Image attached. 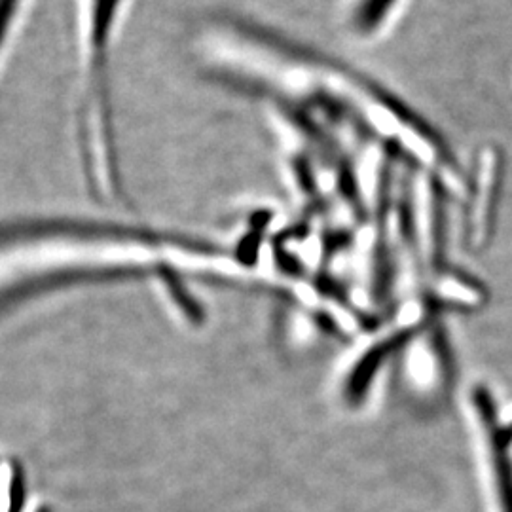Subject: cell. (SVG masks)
Wrapping results in <instances>:
<instances>
[{"mask_svg":"<svg viewBox=\"0 0 512 512\" xmlns=\"http://www.w3.org/2000/svg\"><path fill=\"white\" fill-rule=\"evenodd\" d=\"M395 0H361L359 8L353 10V25L361 31H372L384 21L385 12H389Z\"/></svg>","mask_w":512,"mask_h":512,"instance_id":"obj_1","label":"cell"},{"mask_svg":"<svg viewBox=\"0 0 512 512\" xmlns=\"http://www.w3.org/2000/svg\"><path fill=\"white\" fill-rule=\"evenodd\" d=\"M16 8H18V0H0V44L4 40L6 29L10 27Z\"/></svg>","mask_w":512,"mask_h":512,"instance_id":"obj_2","label":"cell"},{"mask_svg":"<svg viewBox=\"0 0 512 512\" xmlns=\"http://www.w3.org/2000/svg\"><path fill=\"white\" fill-rule=\"evenodd\" d=\"M40 512H46V511H40Z\"/></svg>","mask_w":512,"mask_h":512,"instance_id":"obj_3","label":"cell"}]
</instances>
